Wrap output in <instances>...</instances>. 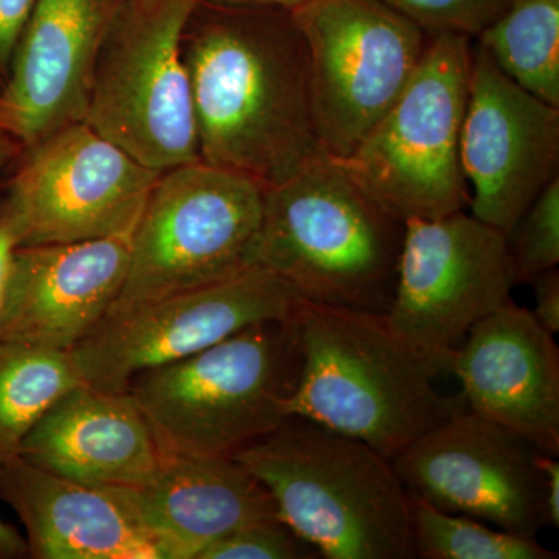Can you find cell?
Returning <instances> with one entry per match:
<instances>
[{
	"label": "cell",
	"instance_id": "cell-1",
	"mask_svg": "<svg viewBox=\"0 0 559 559\" xmlns=\"http://www.w3.org/2000/svg\"><path fill=\"white\" fill-rule=\"evenodd\" d=\"M201 160L277 186L323 148L289 11L198 5L182 38Z\"/></svg>",
	"mask_w": 559,
	"mask_h": 559
},
{
	"label": "cell",
	"instance_id": "cell-2",
	"mask_svg": "<svg viewBox=\"0 0 559 559\" xmlns=\"http://www.w3.org/2000/svg\"><path fill=\"white\" fill-rule=\"evenodd\" d=\"M301 370L290 414L366 441L388 459L462 409L436 381L450 356L412 344L385 312L301 301Z\"/></svg>",
	"mask_w": 559,
	"mask_h": 559
},
{
	"label": "cell",
	"instance_id": "cell-3",
	"mask_svg": "<svg viewBox=\"0 0 559 559\" xmlns=\"http://www.w3.org/2000/svg\"><path fill=\"white\" fill-rule=\"evenodd\" d=\"M404 231V221L322 151L266 187L252 264L288 283L305 301L388 312Z\"/></svg>",
	"mask_w": 559,
	"mask_h": 559
},
{
	"label": "cell",
	"instance_id": "cell-4",
	"mask_svg": "<svg viewBox=\"0 0 559 559\" xmlns=\"http://www.w3.org/2000/svg\"><path fill=\"white\" fill-rule=\"evenodd\" d=\"M234 457L320 558H417L409 491L366 441L290 415Z\"/></svg>",
	"mask_w": 559,
	"mask_h": 559
},
{
	"label": "cell",
	"instance_id": "cell-5",
	"mask_svg": "<svg viewBox=\"0 0 559 559\" xmlns=\"http://www.w3.org/2000/svg\"><path fill=\"white\" fill-rule=\"evenodd\" d=\"M300 370L296 316L140 373L127 392L164 450L234 457L293 415Z\"/></svg>",
	"mask_w": 559,
	"mask_h": 559
},
{
	"label": "cell",
	"instance_id": "cell-6",
	"mask_svg": "<svg viewBox=\"0 0 559 559\" xmlns=\"http://www.w3.org/2000/svg\"><path fill=\"white\" fill-rule=\"evenodd\" d=\"M473 39L430 38L425 58L396 102L349 156V175L404 221L466 210L469 187L460 160L468 105Z\"/></svg>",
	"mask_w": 559,
	"mask_h": 559
},
{
	"label": "cell",
	"instance_id": "cell-7",
	"mask_svg": "<svg viewBox=\"0 0 559 559\" xmlns=\"http://www.w3.org/2000/svg\"><path fill=\"white\" fill-rule=\"evenodd\" d=\"M264 191L259 180L202 160L162 173L132 231L127 280L109 312L253 267Z\"/></svg>",
	"mask_w": 559,
	"mask_h": 559
},
{
	"label": "cell",
	"instance_id": "cell-8",
	"mask_svg": "<svg viewBox=\"0 0 559 559\" xmlns=\"http://www.w3.org/2000/svg\"><path fill=\"white\" fill-rule=\"evenodd\" d=\"M194 0H127L103 44L86 123L151 170L201 160L182 38Z\"/></svg>",
	"mask_w": 559,
	"mask_h": 559
},
{
	"label": "cell",
	"instance_id": "cell-9",
	"mask_svg": "<svg viewBox=\"0 0 559 559\" xmlns=\"http://www.w3.org/2000/svg\"><path fill=\"white\" fill-rule=\"evenodd\" d=\"M290 16L310 57L320 145L345 159L407 86L430 36L384 0H308Z\"/></svg>",
	"mask_w": 559,
	"mask_h": 559
},
{
	"label": "cell",
	"instance_id": "cell-10",
	"mask_svg": "<svg viewBox=\"0 0 559 559\" xmlns=\"http://www.w3.org/2000/svg\"><path fill=\"white\" fill-rule=\"evenodd\" d=\"M160 175L76 121L25 148L3 194L20 246L90 241L131 235Z\"/></svg>",
	"mask_w": 559,
	"mask_h": 559
},
{
	"label": "cell",
	"instance_id": "cell-11",
	"mask_svg": "<svg viewBox=\"0 0 559 559\" xmlns=\"http://www.w3.org/2000/svg\"><path fill=\"white\" fill-rule=\"evenodd\" d=\"M299 294L277 275L249 267L235 277L109 312L72 349L81 378L127 392L135 377L212 347L255 323L299 314Z\"/></svg>",
	"mask_w": 559,
	"mask_h": 559
},
{
	"label": "cell",
	"instance_id": "cell-12",
	"mask_svg": "<svg viewBox=\"0 0 559 559\" xmlns=\"http://www.w3.org/2000/svg\"><path fill=\"white\" fill-rule=\"evenodd\" d=\"M404 224L385 314L412 344L450 356L480 320L511 300L518 283L507 235L466 210Z\"/></svg>",
	"mask_w": 559,
	"mask_h": 559
},
{
	"label": "cell",
	"instance_id": "cell-13",
	"mask_svg": "<svg viewBox=\"0 0 559 559\" xmlns=\"http://www.w3.org/2000/svg\"><path fill=\"white\" fill-rule=\"evenodd\" d=\"M532 441L462 409L390 459L409 495L522 538L549 527L546 487Z\"/></svg>",
	"mask_w": 559,
	"mask_h": 559
},
{
	"label": "cell",
	"instance_id": "cell-14",
	"mask_svg": "<svg viewBox=\"0 0 559 559\" xmlns=\"http://www.w3.org/2000/svg\"><path fill=\"white\" fill-rule=\"evenodd\" d=\"M460 160L471 215L503 235L559 176V108L518 86L477 44Z\"/></svg>",
	"mask_w": 559,
	"mask_h": 559
},
{
	"label": "cell",
	"instance_id": "cell-15",
	"mask_svg": "<svg viewBox=\"0 0 559 559\" xmlns=\"http://www.w3.org/2000/svg\"><path fill=\"white\" fill-rule=\"evenodd\" d=\"M127 0H36L2 92L7 131L24 148L86 120L103 44Z\"/></svg>",
	"mask_w": 559,
	"mask_h": 559
},
{
	"label": "cell",
	"instance_id": "cell-16",
	"mask_svg": "<svg viewBox=\"0 0 559 559\" xmlns=\"http://www.w3.org/2000/svg\"><path fill=\"white\" fill-rule=\"evenodd\" d=\"M513 300L480 320L450 355L466 409L559 454V348Z\"/></svg>",
	"mask_w": 559,
	"mask_h": 559
},
{
	"label": "cell",
	"instance_id": "cell-17",
	"mask_svg": "<svg viewBox=\"0 0 559 559\" xmlns=\"http://www.w3.org/2000/svg\"><path fill=\"white\" fill-rule=\"evenodd\" d=\"M131 238L20 246L0 308V341L72 352L119 299Z\"/></svg>",
	"mask_w": 559,
	"mask_h": 559
},
{
	"label": "cell",
	"instance_id": "cell-18",
	"mask_svg": "<svg viewBox=\"0 0 559 559\" xmlns=\"http://www.w3.org/2000/svg\"><path fill=\"white\" fill-rule=\"evenodd\" d=\"M0 499L17 514L35 559H167L130 488L58 476L21 455L0 465Z\"/></svg>",
	"mask_w": 559,
	"mask_h": 559
},
{
	"label": "cell",
	"instance_id": "cell-19",
	"mask_svg": "<svg viewBox=\"0 0 559 559\" xmlns=\"http://www.w3.org/2000/svg\"><path fill=\"white\" fill-rule=\"evenodd\" d=\"M20 455L81 484L139 488L159 468L164 448L130 393L81 382L36 423Z\"/></svg>",
	"mask_w": 559,
	"mask_h": 559
},
{
	"label": "cell",
	"instance_id": "cell-20",
	"mask_svg": "<svg viewBox=\"0 0 559 559\" xmlns=\"http://www.w3.org/2000/svg\"><path fill=\"white\" fill-rule=\"evenodd\" d=\"M130 489L167 559H197L235 528L277 516L270 492L229 455L164 450L153 477Z\"/></svg>",
	"mask_w": 559,
	"mask_h": 559
},
{
	"label": "cell",
	"instance_id": "cell-21",
	"mask_svg": "<svg viewBox=\"0 0 559 559\" xmlns=\"http://www.w3.org/2000/svg\"><path fill=\"white\" fill-rule=\"evenodd\" d=\"M81 382L69 349L0 341V465L21 454L36 423Z\"/></svg>",
	"mask_w": 559,
	"mask_h": 559
},
{
	"label": "cell",
	"instance_id": "cell-22",
	"mask_svg": "<svg viewBox=\"0 0 559 559\" xmlns=\"http://www.w3.org/2000/svg\"><path fill=\"white\" fill-rule=\"evenodd\" d=\"M476 39L518 86L559 108V0H507Z\"/></svg>",
	"mask_w": 559,
	"mask_h": 559
},
{
	"label": "cell",
	"instance_id": "cell-23",
	"mask_svg": "<svg viewBox=\"0 0 559 559\" xmlns=\"http://www.w3.org/2000/svg\"><path fill=\"white\" fill-rule=\"evenodd\" d=\"M412 536L421 559H555L538 539L492 527L465 514L448 513L411 495Z\"/></svg>",
	"mask_w": 559,
	"mask_h": 559
},
{
	"label": "cell",
	"instance_id": "cell-24",
	"mask_svg": "<svg viewBox=\"0 0 559 559\" xmlns=\"http://www.w3.org/2000/svg\"><path fill=\"white\" fill-rule=\"evenodd\" d=\"M518 285L530 283L559 263V176L547 183L507 235Z\"/></svg>",
	"mask_w": 559,
	"mask_h": 559
},
{
	"label": "cell",
	"instance_id": "cell-25",
	"mask_svg": "<svg viewBox=\"0 0 559 559\" xmlns=\"http://www.w3.org/2000/svg\"><path fill=\"white\" fill-rule=\"evenodd\" d=\"M319 551L278 516L249 522L210 544L197 559H318Z\"/></svg>",
	"mask_w": 559,
	"mask_h": 559
},
{
	"label": "cell",
	"instance_id": "cell-26",
	"mask_svg": "<svg viewBox=\"0 0 559 559\" xmlns=\"http://www.w3.org/2000/svg\"><path fill=\"white\" fill-rule=\"evenodd\" d=\"M415 22L430 38L441 35L476 39L506 9L507 0H384Z\"/></svg>",
	"mask_w": 559,
	"mask_h": 559
},
{
	"label": "cell",
	"instance_id": "cell-27",
	"mask_svg": "<svg viewBox=\"0 0 559 559\" xmlns=\"http://www.w3.org/2000/svg\"><path fill=\"white\" fill-rule=\"evenodd\" d=\"M36 0H0V70L9 72L11 58Z\"/></svg>",
	"mask_w": 559,
	"mask_h": 559
},
{
	"label": "cell",
	"instance_id": "cell-28",
	"mask_svg": "<svg viewBox=\"0 0 559 559\" xmlns=\"http://www.w3.org/2000/svg\"><path fill=\"white\" fill-rule=\"evenodd\" d=\"M535 293V308L532 312L544 329L551 334L559 331V272L551 270L539 274L530 282Z\"/></svg>",
	"mask_w": 559,
	"mask_h": 559
},
{
	"label": "cell",
	"instance_id": "cell-29",
	"mask_svg": "<svg viewBox=\"0 0 559 559\" xmlns=\"http://www.w3.org/2000/svg\"><path fill=\"white\" fill-rule=\"evenodd\" d=\"M20 248L16 229L9 204H7L3 189L0 190V308H2L3 296H5L7 282H9L11 261L14 250Z\"/></svg>",
	"mask_w": 559,
	"mask_h": 559
},
{
	"label": "cell",
	"instance_id": "cell-30",
	"mask_svg": "<svg viewBox=\"0 0 559 559\" xmlns=\"http://www.w3.org/2000/svg\"><path fill=\"white\" fill-rule=\"evenodd\" d=\"M546 487V511L549 527H559V463L555 455L544 452L539 459Z\"/></svg>",
	"mask_w": 559,
	"mask_h": 559
},
{
	"label": "cell",
	"instance_id": "cell-31",
	"mask_svg": "<svg viewBox=\"0 0 559 559\" xmlns=\"http://www.w3.org/2000/svg\"><path fill=\"white\" fill-rule=\"evenodd\" d=\"M28 557L27 543L13 525L0 518V559Z\"/></svg>",
	"mask_w": 559,
	"mask_h": 559
},
{
	"label": "cell",
	"instance_id": "cell-32",
	"mask_svg": "<svg viewBox=\"0 0 559 559\" xmlns=\"http://www.w3.org/2000/svg\"><path fill=\"white\" fill-rule=\"evenodd\" d=\"M24 145L14 138L11 132L2 130L0 128V190L5 187L7 182H3L7 173L17 165L22 154H24Z\"/></svg>",
	"mask_w": 559,
	"mask_h": 559
},
{
	"label": "cell",
	"instance_id": "cell-33",
	"mask_svg": "<svg viewBox=\"0 0 559 559\" xmlns=\"http://www.w3.org/2000/svg\"><path fill=\"white\" fill-rule=\"evenodd\" d=\"M198 5H227V7H261V9H277L294 11L308 0H194Z\"/></svg>",
	"mask_w": 559,
	"mask_h": 559
},
{
	"label": "cell",
	"instance_id": "cell-34",
	"mask_svg": "<svg viewBox=\"0 0 559 559\" xmlns=\"http://www.w3.org/2000/svg\"><path fill=\"white\" fill-rule=\"evenodd\" d=\"M0 128H2V130H7V112L5 105H3L2 100V92H0Z\"/></svg>",
	"mask_w": 559,
	"mask_h": 559
}]
</instances>
